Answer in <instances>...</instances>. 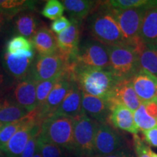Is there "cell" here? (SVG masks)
<instances>
[{"label":"cell","mask_w":157,"mask_h":157,"mask_svg":"<svg viewBox=\"0 0 157 157\" xmlns=\"http://www.w3.org/2000/svg\"><path fill=\"white\" fill-rule=\"evenodd\" d=\"M83 93L109 101L118 79L110 69L78 67L70 65L67 68Z\"/></svg>","instance_id":"obj_1"},{"label":"cell","mask_w":157,"mask_h":157,"mask_svg":"<svg viewBox=\"0 0 157 157\" xmlns=\"http://www.w3.org/2000/svg\"><path fill=\"white\" fill-rule=\"evenodd\" d=\"M87 29L94 40L105 46L129 45L112 10L104 2H99L95 10L90 15Z\"/></svg>","instance_id":"obj_2"},{"label":"cell","mask_w":157,"mask_h":157,"mask_svg":"<svg viewBox=\"0 0 157 157\" xmlns=\"http://www.w3.org/2000/svg\"><path fill=\"white\" fill-rule=\"evenodd\" d=\"M39 137L47 142L61 147L66 152H74V118L52 115L41 125Z\"/></svg>","instance_id":"obj_3"},{"label":"cell","mask_w":157,"mask_h":157,"mask_svg":"<svg viewBox=\"0 0 157 157\" xmlns=\"http://www.w3.org/2000/svg\"><path fill=\"white\" fill-rule=\"evenodd\" d=\"M110 70L119 80H130L140 69L137 51L132 46H106Z\"/></svg>","instance_id":"obj_4"},{"label":"cell","mask_w":157,"mask_h":157,"mask_svg":"<svg viewBox=\"0 0 157 157\" xmlns=\"http://www.w3.org/2000/svg\"><path fill=\"white\" fill-rule=\"evenodd\" d=\"M98 123L81 113L74 118V154L78 157L95 156L94 143Z\"/></svg>","instance_id":"obj_5"},{"label":"cell","mask_w":157,"mask_h":157,"mask_svg":"<svg viewBox=\"0 0 157 157\" xmlns=\"http://www.w3.org/2000/svg\"><path fill=\"white\" fill-rule=\"evenodd\" d=\"M70 65L78 67L110 69L107 47L93 39L84 41L79 44L74 62Z\"/></svg>","instance_id":"obj_6"},{"label":"cell","mask_w":157,"mask_h":157,"mask_svg":"<svg viewBox=\"0 0 157 157\" xmlns=\"http://www.w3.org/2000/svg\"><path fill=\"white\" fill-rule=\"evenodd\" d=\"M155 6H157V4L124 10H116L111 8L123 36L129 46L135 48L141 41L139 32L143 18L147 10Z\"/></svg>","instance_id":"obj_7"},{"label":"cell","mask_w":157,"mask_h":157,"mask_svg":"<svg viewBox=\"0 0 157 157\" xmlns=\"http://www.w3.org/2000/svg\"><path fill=\"white\" fill-rule=\"evenodd\" d=\"M68 66L67 60L58 52L50 56H38L33 63L29 76L36 83L60 75Z\"/></svg>","instance_id":"obj_8"},{"label":"cell","mask_w":157,"mask_h":157,"mask_svg":"<svg viewBox=\"0 0 157 157\" xmlns=\"http://www.w3.org/2000/svg\"><path fill=\"white\" fill-rule=\"evenodd\" d=\"M74 82V79L71 73L67 70L65 71L50 92L44 105L35 109L39 122L42 124L47 118L53 114L70 91Z\"/></svg>","instance_id":"obj_9"},{"label":"cell","mask_w":157,"mask_h":157,"mask_svg":"<svg viewBox=\"0 0 157 157\" xmlns=\"http://www.w3.org/2000/svg\"><path fill=\"white\" fill-rule=\"evenodd\" d=\"M127 148L122 135L109 123H98L94 148L95 156H106Z\"/></svg>","instance_id":"obj_10"},{"label":"cell","mask_w":157,"mask_h":157,"mask_svg":"<svg viewBox=\"0 0 157 157\" xmlns=\"http://www.w3.org/2000/svg\"><path fill=\"white\" fill-rule=\"evenodd\" d=\"M34 50L22 51L15 54H9L4 51L2 63L5 71L16 82L28 77L34 61Z\"/></svg>","instance_id":"obj_11"},{"label":"cell","mask_w":157,"mask_h":157,"mask_svg":"<svg viewBox=\"0 0 157 157\" xmlns=\"http://www.w3.org/2000/svg\"><path fill=\"white\" fill-rule=\"evenodd\" d=\"M39 122L35 109L29 113L24 124L11 137L8 143L0 150L7 157H21L27 143L30 138L33 127Z\"/></svg>","instance_id":"obj_12"},{"label":"cell","mask_w":157,"mask_h":157,"mask_svg":"<svg viewBox=\"0 0 157 157\" xmlns=\"http://www.w3.org/2000/svg\"><path fill=\"white\" fill-rule=\"evenodd\" d=\"M37 84L30 76H28L13 84L8 95L19 106L30 113L37 107Z\"/></svg>","instance_id":"obj_13"},{"label":"cell","mask_w":157,"mask_h":157,"mask_svg":"<svg viewBox=\"0 0 157 157\" xmlns=\"http://www.w3.org/2000/svg\"><path fill=\"white\" fill-rule=\"evenodd\" d=\"M71 25L56 36L58 52L67 60L68 66L74 62L80 44L81 23L71 21Z\"/></svg>","instance_id":"obj_14"},{"label":"cell","mask_w":157,"mask_h":157,"mask_svg":"<svg viewBox=\"0 0 157 157\" xmlns=\"http://www.w3.org/2000/svg\"><path fill=\"white\" fill-rule=\"evenodd\" d=\"M82 113L99 124L108 123L111 104L108 101L82 92Z\"/></svg>","instance_id":"obj_15"},{"label":"cell","mask_w":157,"mask_h":157,"mask_svg":"<svg viewBox=\"0 0 157 157\" xmlns=\"http://www.w3.org/2000/svg\"><path fill=\"white\" fill-rule=\"evenodd\" d=\"M137 95L142 102L157 97V76L140 69L130 79Z\"/></svg>","instance_id":"obj_16"},{"label":"cell","mask_w":157,"mask_h":157,"mask_svg":"<svg viewBox=\"0 0 157 157\" xmlns=\"http://www.w3.org/2000/svg\"><path fill=\"white\" fill-rule=\"evenodd\" d=\"M109 102L111 106L119 104L132 110L134 112L142 103L141 100L135 93L130 80L119 81Z\"/></svg>","instance_id":"obj_17"},{"label":"cell","mask_w":157,"mask_h":157,"mask_svg":"<svg viewBox=\"0 0 157 157\" xmlns=\"http://www.w3.org/2000/svg\"><path fill=\"white\" fill-rule=\"evenodd\" d=\"M108 123L116 129L125 131L133 135H137L139 132L135 121L134 111L122 105H111Z\"/></svg>","instance_id":"obj_18"},{"label":"cell","mask_w":157,"mask_h":157,"mask_svg":"<svg viewBox=\"0 0 157 157\" xmlns=\"http://www.w3.org/2000/svg\"><path fill=\"white\" fill-rule=\"evenodd\" d=\"M31 42L39 56H50L57 53L58 51L56 36L44 25L37 30Z\"/></svg>","instance_id":"obj_19"},{"label":"cell","mask_w":157,"mask_h":157,"mask_svg":"<svg viewBox=\"0 0 157 157\" xmlns=\"http://www.w3.org/2000/svg\"><path fill=\"white\" fill-rule=\"evenodd\" d=\"M82 90L74 81L67 95L52 115L67 116L72 118L82 113Z\"/></svg>","instance_id":"obj_20"},{"label":"cell","mask_w":157,"mask_h":157,"mask_svg":"<svg viewBox=\"0 0 157 157\" xmlns=\"http://www.w3.org/2000/svg\"><path fill=\"white\" fill-rule=\"evenodd\" d=\"M134 117L139 130H147L157 127V97L142 102L134 112Z\"/></svg>","instance_id":"obj_21"},{"label":"cell","mask_w":157,"mask_h":157,"mask_svg":"<svg viewBox=\"0 0 157 157\" xmlns=\"http://www.w3.org/2000/svg\"><path fill=\"white\" fill-rule=\"evenodd\" d=\"M61 2L70 17V21L82 23L84 19L95 10L99 2L93 0H63Z\"/></svg>","instance_id":"obj_22"},{"label":"cell","mask_w":157,"mask_h":157,"mask_svg":"<svg viewBox=\"0 0 157 157\" xmlns=\"http://www.w3.org/2000/svg\"><path fill=\"white\" fill-rule=\"evenodd\" d=\"M139 37L147 45L157 44V6L146 10L141 23Z\"/></svg>","instance_id":"obj_23"},{"label":"cell","mask_w":157,"mask_h":157,"mask_svg":"<svg viewBox=\"0 0 157 157\" xmlns=\"http://www.w3.org/2000/svg\"><path fill=\"white\" fill-rule=\"evenodd\" d=\"M14 28L20 36H23L31 41L40 28V23L38 17L31 12L23 11L15 16Z\"/></svg>","instance_id":"obj_24"},{"label":"cell","mask_w":157,"mask_h":157,"mask_svg":"<svg viewBox=\"0 0 157 157\" xmlns=\"http://www.w3.org/2000/svg\"><path fill=\"white\" fill-rule=\"evenodd\" d=\"M28 113L8 95L0 97V123L7 124L14 122L26 117Z\"/></svg>","instance_id":"obj_25"},{"label":"cell","mask_w":157,"mask_h":157,"mask_svg":"<svg viewBox=\"0 0 157 157\" xmlns=\"http://www.w3.org/2000/svg\"><path fill=\"white\" fill-rule=\"evenodd\" d=\"M135 49L138 52L141 69L157 76V44L147 45L140 41Z\"/></svg>","instance_id":"obj_26"},{"label":"cell","mask_w":157,"mask_h":157,"mask_svg":"<svg viewBox=\"0 0 157 157\" xmlns=\"http://www.w3.org/2000/svg\"><path fill=\"white\" fill-rule=\"evenodd\" d=\"M110 8L116 10L137 8L157 4V0H110L104 2Z\"/></svg>","instance_id":"obj_27"},{"label":"cell","mask_w":157,"mask_h":157,"mask_svg":"<svg viewBox=\"0 0 157 157\" xmlns=\"http://www.w3.org/2000/svg\"><path fill=\"white\" fill-rule=\"evenodd\" d=\"M35 2L25 0H0V11L18 15L27 9H33Z\"/></svg>","instance_id":"obj_28"},{"label":"cell","mask_w":157,"mask_h":157,"mask_svg":"<svg viewBox=\"0 0 157 157\" xmlns=\"http://www.w3.org/2000/svg\"><path fill=\"white\" fill-rule=\"evenodd\" d=\"M62 74L60 75H58L56 76V77L50 78V79L45 80V81H42L39 82L36 85V103L37 107L40 108L44 105V102L46 101L47 98H48V95H50V92L53 89L54 86L58 82L60 79V76H61Z\"/></svg>","instance_id":"obj_29"},{"label":"cell","mask_w":157,"mask_h":157,"mask_svg":"<svg viewBox=\"0 0 157 157\" xmlns=\"http://www.w3.org/2000/svg\"><path fill=\"white\" fill-rule=\"evenodd\" d=\"M34 50L32 43L29 39L23 36H13L5 45V51L9 54H15L22 51Z\"/></svg>","instance_id":"obj_30"},{"label":"cell","mask_w":157,"mask_h":157,"mask_svg":"<svg viewBox=\"0 0 157 157\" xmlns=\"http://www.w3.org/2000/svg\"><path fill=\"white\" fill-rule=\"evenodd\" d=\"M37 148L42 157H65L66 151L61 147L55 145L53 143L47 142L38 137L37 139Z\"/></svg>","instance_id":"obj_31"},{"label":"cell","mask_w":157,"mask_h":157,"mask_svg":"<svg viewBox=\"0 0 157 157\" xmlns=\"http://www.w3.org/2000/svg\"><path fill=\"white\" fill-rule=\"evenodd\" d=\"M26 117L14 122L4 124L0 130V150L8 143L12 137L20 129L25 121Z\"/></svg>","instance_id":"obj_32"},{"label":"cell","mask_w":157,"mask_h":157,"mask_svg":"<svg viewBox=\"0 0 157 157\" xmlns=\"http://www.w3.org/2000/svg\"><path fill=\"white\" fill-rule=\"evenodd\" d=\"M64 11V6L61 2L58 0H48L43 7L41 13L47 18L55 21L62 17Z\"/></svg>","instance_id":"obj_33"},{"label":"cell","mask_w":157,"mask_h":157,"mask_svg":"<svg viewBox=\"0 0 157 157\" xmlns=\"http://www.w3.org/2000/svg\"><path fill=\"white\" fill-rule=\"evenodd\" d=\"M41 125L42 124L37 123L33 127L30 138H29L21 157H34L35 153L36 151L37 139L40 134Z\"/></svg>","instance_id":"obj_34"},{"label":"cell","mask_w":157,"mask_h":157,"mask_svg":"<svg viewBox=\"0 0 157 157\" xmlns=\"http://www.w3.org/2000/svg\"><path fill=\"white\" fill-rule=\"evenodd\" d=\"M133 146L136 157H151V148L137 135H133Z\"/></svg>","instance_id":"obj_35"},{"label":"cell","mask_w":157,"mask_h":157,"mask_svg":"<svg viewBox=\"0 0 157 157\" xmlns=\"http://www.w3.org/2000/svg\"><path fill=\"white\" fill-rule=\"evenodd\" d=\"M71 25V22L70 20L65 16H62L55 20L53 22L51 23L50 29L54 34L58 35L68 29Z\"/></svg>","instance_id":"obj_36"},{"label":"cell","mask_w":157,"mask_h":157,"mask_svg":"<svg viewBox=\"0 0 157 157\" xmlns=\"http://www.w3.org/2000/svg\"><path fill=\"white\" fill-rule=\"evenodd\" d=\"M143 140L148 146L157 148V127L154 128L141 131Z\"/></svg>","instance_id":"obj_37"},{"label":"cell","mask_w":157,"mask_h":157,"mask_svg":"<svg viewBox=\"0 0 157 157\" xmlns=\"http://www.w3.org/2000/svg\"><path fill=\"white\" fill-rule=\"evenodd\" d=\"M12 82H10L9 76H7L2 72H0V97L4 96V95L7 91H10L13 85H11Z\"/></svg>","instance_id":"obj_38"},{"label":"cell","mask_w":157,"mask_h":157,"mask_svg":"<svg viewBox=\"0 0 157 157\" xmlns=\"http://www.w3.org/2000/svg\"><path fill=\"white\" fill-rule=\"evenodd\" d=\"M16 15H17L13 13H10V12L0 11V34L3 32L8 23Z\"/></svg>","instance_id":"obj_39"},{"label":"cell","mask_w":157,"mask_h":157,"mask_svg":"<svg viewBox=\"0 0 157 157\" xmlns=\"http://www.w3.org/2000/svg\"><path fill=\"white\" fill-rule=\"evenodd\" d=\"M93 157H135L134 155L129 148H125L120 151L113 153V154L106 155V156H94Z\"/></svg>","instance_id":"obj_40"},{"label":"cell","mask_w":157,"mask_h":157,"mask_svg":"<svg viewBox=\"0 0 157 157\" xmlns=\"http://www.w3.org/2000/svg\"><path fill=\"white\" fill-rule=\"evenodd\" d=\"M34 157H42V156H41V154H40V152H39V149L37 148V147H36V153H35Z\"/></svg>","instance_id":"obj_41"},{"label":"cell","mask_w":157,"mask_h":157,"mask_svg":"<svg viewBox=\"0 0 157 157\" xmlns=\"http://www.w3.org/2000/svg\"><path fill=\"white\" fill-rule=\"evenodd\" d=\"M150 154H151V157H157V153L153 151L151 149L150 151Z\"/></svg>","instance_id":"obj_42"},{"label":"cell","mask_w":157,"mask_h":157,"mask_svg":"<svg viewBox=\"0 0 157 157\" xmlns=\"http://www.w3.org/2000/svg\"><path fill=\"white\" fill-rule=\"evenodd\" d=\"M4 126V124H2V123H0V130H1V129L2 128V127Z\"/></svg>","instance_id":"obj_43"}]
</instances>
